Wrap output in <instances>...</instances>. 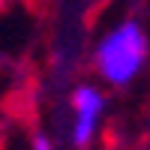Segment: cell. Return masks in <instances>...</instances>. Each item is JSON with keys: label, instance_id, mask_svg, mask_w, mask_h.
<instances>
[{"label": "cell", "instance_id": "cell-1", "mask_svg": "<svg viewBox=\"0 0 150 150\" xmlns=\"http://www.w3.org/2000/svg\"><path fill=\"white\" fill-rule=\"evenodd\" d=\"M150 54V39L141 21L126 18L111 30L102 42L96 45V72L102 75L108 84L126 87L135 75H138L147 63Z\"/></svg>", "mask_w": 150, "mask_h": 150}, {"label": "cell", "instance_id": "cell-2", "mask_svg": "<svg viewBox=\"0 0 150 150\" xmlns=\"http://www.w3.org/2000/svg\"><path fill=\"white\" fill-rule=\"evenodd\" d=\"M69 105H72V144L78 150H84L90 144L93 132L99 126V117H102V111H105V96H102L99 87L81 84V87L72 90Z\"/></svg>", "mask_w": 150, "mask_h": 150}, {"label": "cell", "instance_id": "cell-3", "mask_svg": "<svg viewBox=\"0 0 150 150\" xmlns=\"http://www.w3.org/2000/svg\"><path fill=\"white\" fill-rule=\"evenodd\" d=\"M30 150H54V147H51V141H48V135L36 132V135H33V141H30Z\"/></svg>", "mask_w": 150, "mask_h": 150}]
</instances>
